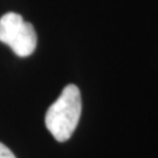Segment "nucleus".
<instances>
[{"mask_svg":"<svg viewBox=\"0 0 158 158\" xmlns=\"http://www.w3.org/2000/svg\"><path fill=\"white\" fill-rule=\"evenodd\" d=\"M81 111L80 89L75 85H66L59 98L46 113V127L57 142L68 141L79 124Z\"/></svg>","mask_w":158,"mask_h":158,"instance_id":"f257e3e1","label":"nucleus"},{"mask_svg":"<svg viewBox=\"0 0 158 158\" xmlns=\"http://www.w3.org/2000/svg\"><path fill=\"white\" fill-rule=\"evenodd\" d=\"M36 44H38V36L33 25L25 21L20 31L8 46L18 56L26 57L29 56L35 51Z\"/></svg>","mask_w":158,"mask_h":158,"instance_id":"f03ea898","label":"nucleus"},{"mask_svg":"<svg viewBox=\"0 0 158 158\" xmlns=\"http://www.w3.org/2000/svg\"><path fill=\"white\" fill-rule=\"evenodd\" d=\"M23 19L20 14L10 12L0 18V41L5 45H10L14 36L23 25Z\"/></svg>","mask_w":158,"mask_h":158,"instance_id":"7ed1b4c3","label":"nucleus"},{"mask_svg":"<svg viewBox=\"0 0 158 158\" xmlns=\"http://www.w3.org/2000/svg\"><path fill=\"white\" fill-rule=\"evenodd\" d=\"M0 158H17L4 143L0 142Z\"/></svg>","mask_w":158,"mask_h":158,"instance_id":"20e7f679","label":"nucleus"}]
</instances>
